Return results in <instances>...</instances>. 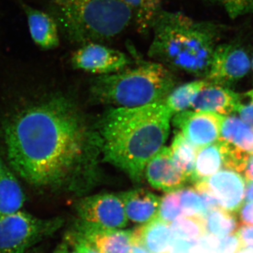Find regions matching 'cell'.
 <instances>
[{
    "instance_id": "6da1fadb",
    "label": "cell",
    "mask_w": 253,
    "mask_h": 253,
    "mask_svg": "<svg viewBox=\"0 0 253 253\" xmlns=\"http://www.w3.org/2000/svg\"><path fill=\"white\" fill-rule=\"evenodd\" d=\"M1 134L10 167L35 189L81 193L99 180L96 126L67 96L25 100L5 116Z\"/></svg>"
},
{
    "instance_id": "7a4b0ae2",
    "label": "cell",
    "mask_w": 253,
    "mask_h": 253,
    "mask_svg": "<svg viewBox=\"0 0 253 253\" xmlns=\"http://www.w3.org/2000/svg\"><path fill=\"white\" fill-rule=\"evenodd\" d=\"M172 116L164 101L109 109L95 125L102 161L139 182L146 165L164 147Z\"/></svg>"
},
{
    "instance_id": "3957f363",
    "label": "cell",
    "mask_w": 253,
    "mask_h": 253,
    "mask_svg": "<svg viewBox=\"0 0 253 253\" xmlns=\"http://www.w3.org/2000/svg\"><path fill=\"white\" fill-rule=\"evenodd\" d=\"M151 31L154 38L148 55L155 62L172 72L206 78L222 35L220 25L163 9Z\"/></svg>"
},
{
    "instance_id": "277c9868",
    "label": "cell",
    "mask_w": 253,
    "mask_h": 253,
    "mask_svg": "<svg viewBox=\"0 0 253 253\" xmlns=\"http://www.w3.org/2000/svg\"><path fill=\"white\" fill-rule=\"evenodd\" d=\"M46 11L56 21L60 36L78 46L112 41L133 21L122 0H47Z\"/></svg>"
},
{
    "instance_id": "5b68a950",
    "label": "cell",
    "mask_w": 253,
    "mask_h": 253,
    "mask_svg": "<svg viewBox=\"0 0 253 253\" xmlns=\"http://www.w3.org/2000/svg\"><path fill=\"white\" fill-rule=\"evenodd\" d=\"M174 73L161 63L143 61L91 82L95 102L114 108H135L165 101L176 86Z\"/></svg>"
},
{
    "instance_id": "8992f818",
    "label": "cell",
    "mask_w": 253,
    "mask_h": 253,
    "mask_svg": "<svg viewBox=\"0 0 253 253\" xmlns=\"http://www.w3.org/2000/svg\"><path fill=\"white\" fill-rule=\"evenodd\" d=\"M62 224L61 218L43 219L21 211L0 217V253H26Z\"/></svg>"
},
{
    "instance_id": "52a82bcc",
    "label": "cell",
    "mask_w": 253,
    "mask_h": 253,
    "mask_svg": "<svg viewBox=\"0 0 253 253\" xmlns=\"http://www.w3.org/2000/svg\"><path fill=\"white\" fill-rule=\"evenodd\" d=\"M251 68L249 53L236 42L219 44L205 79L219 85H229L244 78Z\"/></svg>"
},
{
    "instance_id": "ba28073f",
    "label": "cell",
    "mask_w": 253,
    "mask_h": 253,
    "mask_svg": "<svg viewBox=\"0 0 253 253\" xmlns=\"http://www.w3.org/2000/svg\"><path fill=\"white\" fill-rule=\"evenodd\" d=\"M71 63L74 69L104 76L123 71L132 62L120 50L103 43L90 42L78 46L71 56Z\"/></svg>"
},
{
    "instance_id": "9c48e42d",
    "label": "cell",
    "mask_w": 253,
    "mask_h": 253,
    "mask_svg": "<svg viewBox=\"0 0 253 253\" xmlns=\"http://www.w3.org/2000/svg\"><path fill=\"white\" fill-rule=\"evenodd\" d=\"M81 220L107 229H123L127 224L126 210L118 195L100 194L80 200L76 206Z\"/></svg>"
},
{
    "instance_id": "30bf717a",
    "label": "cell",
    "mask_w": 253,
    "mask_h": 253,
    "mask_svg": "<svg viewBox=\"0 0 253 253\" xmlns=\"http://www.w3.org/2000/svg\"><path fill=\"white\" fill-rule=\"evenodd\" d=\"M223 117L217 113L187 110L174 115L172 123L199 149L219 140Z\"/></svg>"
},
{
    "instance_id": "8fae6325",
    "label": "cell",
    "mask_w": 253,
    "mask_h": 253,
    "mask_svg": "<svg viewBox=\"0 0 253 253\" xmlns=\"http://www.w3.org/2000/svg\"><path fill=\"white\" fill-rule=\"evenodd\" d=\"M217 200L219 208L230 212L239 211L244 201L246 181L239 173L221 169L213 175L197 181Z\"/></svg>"
},
{
    "instance_id": "7c38bea8",
    "label": "cell",
    "mask_w": 253,
    "mask_h": 253,
    "mask_svg": "<svg viewBox=\"0 0 253 253\" xmlns=\"http://www.w3.org/2000/svg\"><path fill=\"white\" fill-rule=\"evenodd\" d=\"M144 174L153 187L166 193L179 191L189 181L176 166L169 148L163 147L146 165Z\"/></svg>"
},
{
    "instance_id": "4fadbf2b",
    "label": "cell",
    "mask_w": 253,
    "mask_h": 253,
    "mask_svg": "<svg viewBox=\"0 0 253 253\" xmlns=\"http://www.w3.org/2000/svg\"><path fill=\"white\" fill-rule=\"evenodd\" d=\"M76 231L87 240L99 253H129L133 244L131 229H112L80 220Z\"/></svg>"
},
{
    "instance_id": "5bb4252c",
    "label": "cell",
    "mask_w": 253,
    "mask_h": 253,
    "mask_svg": "<svg viewBox=\"0 0 253 253\" xmlns=\"http://www.w3.org/2000/svg\"><path fill=\"white\" fill-rule=\"evenodd\" d=\"M219 141L226 154L248 161L253 154V126L235 116H224Z\"/></svg>"
},
{
    "instance_id": "9a60e30c",
    "label": "cell",
    "mask_w": 253,
    "mask_h": 253,
    "mask_svg": "<svg viewBox=\"0 0 253 253\" xmlns=\"http://www.w3.org/2000/svg\"><path fill=\"white\" fill-rule=\"evenodd\" d=\"M17 1L26 16L35 44L44 51L56 49L60 45L61 36L54 18L47 11L33 7L23 0Z\"/></svg>"
},
{
    "instance_id": "2e32d148",
    "label": "cell",
    "mask_w": 253,
    "mask_h": 253,
    "mask_svg": "<svg viewBox=\"0 0 253 253\" xmlns=\"http://www.w3.org/2000/svg\"><path fill=\"white\" fill-rule=\"evenodd\" d=\"M241 94L234 92L226 86L207 81L196 94L191 108L194 111H207L222 116L237 112Z\"/></svg>"
},
{
    "instance_id": "e0dca14e",
    "label": "cell",
    "mask_w": 253,
    "mask_h": 253,
    "mask_svg": "<svg viewBox=\"0 0 253 253\" xmlns=\"http://www.w3.org/2000/svg\"><path fill=\"white\" fill-rule=\"evenodd\" d=\"M122 200L127 219L144 225L158 217L161 199L144 189L129 190L118 195Z\"/></svg>"
},
{
    "instance_id": "ac0fdd59",
    "label": "cell",
    "mask_w": 253,
    "mask_h": 253,
    "mask_svg": "<svg viewBox=\"0 0 253 253\" xmlns=\"http://www.w3.org/2000/svg\"><path fill=\"white\" fill-rule=\"evenodd\" d=\"M133 242L141 245L150 253H170L171 224L156 217L133 231Z\"/></svg>"
},
{
    "instance_id": "d6986e66",
    "label": "cell",
    "mask_w": 253,
    "mask_h": 253,
    "mask_svg": "<svg viewBox=\"0 0 253 253\" xmlns=\"http://www.w3.org/2000/svg\"><path fill=\"white\" fill-rule=\"evenodd\" d=\"M26 196L9 166L0 159V217L21 211Z\"/></svg>"
},
{
    "instance_id": "ffe728a7",
    "label": "cell",
    "mask_w": 253,
    "mask_h": 253,
    "mask_svg": "<svg viewBox=\"0 0 253 253\" xmlns=\"http://www.w3.org/2000/svg\"><path fill=\"white\" fill-rule=\"evenodd\" d=\"M224 166V151L219 141L199 148L195 164L194 182L213 175Z\"/></svg>"
},
{
    "instance_id": "44dd1931",
    "label": "cell",
    "mask_w": 253,
    "mask_h": 253,
    "mask_svg": "<svg viewBox=\"0 0 253 253\" xmlns=\"http://www.w3.org/2000/svg\"><path fill=\"white\" fill-rule=\"evenodd\" d=\"M130 9L136 31L149 34L158 15L163 10V0H122Z\"/></svg>"
},
{
    "instance_id": "7402d4cb",
    "label": "cell",
    "mask_w": 253,
    "mask_h": 253,
    "mask_svg": "<svg viewBox=\"0 0 253 253\" xmlns=\"http://www.w3.org/2000/svg\"><path fill=\"white\" fill-rule=\"evenodd\" d=\"M241 223L234 212L221 208L208 212L206 218V233L218 239L224 240L235 236Z\"/></svg>"
},
{
    "instance_id": "603a6c76",
    "label": "cell",
    "mask_w": 253,
    "mask_h": 253,
    "mask_svg": "<svg viewBox=\"0 0 253 253\" xmlns=\"http://www.w3.org/2000/svg\"><path fill=\"white\" fill-rule=\"evenodd\" d=\"M169 149L176 166L185 174L189 181H194L195 164L199 148L191 144L179 131L174 136Z\"/></svg>"
},
{
    "instance_id": "cb8c5ba5",
    "label": "cell",
    "mask_w": 253,
    "mask_h": 253,
    "mask_svg": "<svg viewBox=\"0 0 253 253\" xmlns=\"http://www.w3.org/2000/svg\"><path fill=\"white\" fill-rule=\"evenodd\" d=\"M206 83L207 81L205 79L190 82L176 87L175 86L164 101L166 107L172 116L187 111L191 108L195 96Z\"/></svg>"
},
{
    "instance_id": "d4e9b609",
    "label": "cell",
    "mask_w": 253,
    "mask_h": 253,
    "mask_svg": "<svg viewBox=\"0 0 253 253\" xmlns=\"http://www.w3.org/2000/svg\"><path fill=\"white\" fill-rule=\"evenodd\" d=\"M179 194L183 215L206 219L209 211L197 190L184 187L179 190Z\"/></svg>"
},
{
    "instance_id": "484cf974",
    "label": "cell",
    "mask_w": 253,
    "mask_h": 253,
    "mask_svg": "<svg viewBox=\"0 0 253 253\" xmlns=\"http://www.w3.org/2000/svg\"><path fill=\"white\" fill-rule=\"evenodd\" d=\"M183 216L179 191L166 193L163 199H161L158 217L172 224L173 221Z\"/></svg>"
},
{
    "instance_id": "4316f807",
    "label": "cell",
    "mask_w": 253,
    "mask_h": 253,
    "mask_svg": "<svg viewBox=\"0 0 253 253\" xmlns=\"http://www.w3.org/2000/svg\"><path fill=\"white\" fill-rule=\"evenodd\" d=\"M225 11L231 19L253 15V0H204Z\"/></svg>"
},
{
    "instance_id": "83f0119b",
    "label": "cell",
    "mask_w": 253,
    "mask_h": 253,
    "mask_svg": "<svg viewBox=\"0 0 253 253\" xmlns=\"http://www.w3.org/2000/svg\"><path fill=\"white\" fill-rule=\"evenodd\" d=\"M64 241L79 253H99L89 241L76 230L68 231L65 236Z\"/></svg>"
},
{
    "instance_id": "f1b7e54d",
    "label": "cell",
    "mask_w": 253,
    "mask_h": 253,
    "mask_svg": "<svg viewBox=\"0 0 253 253\" xmlns=\"http://www.w3.org/2000/svg\"><path fill=\"white\" fill-rule=\"evenodd\" d=\"M236 237L237 246L234 253L244 251L253 252V226L241 224Z\"/></svg>"
},
{
    "instance_id": "f546056e",
    "label": "cell",
    "mask_w": 253,
    "mask_h": 253,
    "mask_svg": "<svg viewBox=\"0 0 253 253\" xmlns=\"http://www.w3.org/2000/svg\"><path fill=\"white\" fill-rule=\"evenodd\" d=\"M237 113L244 122L253 126V89L241 94Z\"/></svg>"
},
{
    "instance_id": "4dcf8cb0",
    "label": "cell",
    "mask_w": 253,
    "mask_h": 253,
    "mask_svg": "<svg viewBox=\"0 0 253 253\" xmlns=\"http://www.w3.org/2000/svg\"><path fill=\"white\" fill-rule=\"evenodd\" d=\"M239 219L243 224L253 226V202L245 203L239 210Z\"/></svg>"
},
{
    "instance_id": "1f68e13d",
    "label": "cell",
    "mask_w": 253,
    "mask_h": 253,
    "mask_svg": "<svg viewBox=\"0 0 253 253\" xmlns=\"http://www.w3.org/2000/svg\"><path fill=\"white\" fill-rule=\"evenodd\" d=\"M54 253H79L71 245L63 241V243L56 248Z\"/></svg>"
},
{
    "instance_id": "d6a6232c",
    "label": "cell",
    "mask_w": 253,
    "mask_h": 253,
    "mask_svg": "<svg viewBox=\"0 0 253 253\" xmlns=\"http://www.w3.org/2000/svg\"><path fill=\"white\" fill-rule=\"evenodd\" d=\"M244 172L246 181L253 180V154L250 156Z\"/></svg>"
},
{
    "instance_id": "836d02e7",
    "label": "cell",
    "mask_w": 253,
    "mask_h": 253,
    "mask_svg": "<svg viewBox=\"0 0 253 253\" xmlns=\"http://www.w3.org/2000/svg\"><path fill=\"white\" fill-rule=\"evenodd\" d=\"M245 202H253V180L247 181L245 192Z\"/></svg>"
},
{
    "instance_id": "e575fe53",
    "label": "cell",
    "mask_w": 253,
    "mask_h": 253,
    "mask_svg": "<svg viewBox=\"0 0 253 253\" xmlns=\"http://www.w3.org/2000/svg\"><path fill=\"white\" fill-rule=\"evenodd\" d=\"M129 253H150L146 249H144L141 245L133 242L130 251Z\"/></svg>"
},
{
    "instance_id": "d590c367",
    "label": "cell",
    "mask_w": 253,
    "mask_h": 253,
    "mask_svg": "<svg viewBox=\"0 0 253 253\" xmlns=\"http://www.w3.org/2000/svg\"><path fill=\"white\" fill-rule=\"evenodd\" d=\"M26 253H44V251H42V250H41V249H39V248H35V249H32L30 250L28 252Z\"/></svg>"
},
{
    "instance_id": "8d00e7d4",
    "label": "cell",
    "mask_w": 253,
    "mask_h": 253,
    "mask_svg": "<svg viewBox=\"0 0 253 253\" xmlns=\"http://www.w3.org/2000/svg\"><path fill=\"white\" fill-rule=\"evenodd\" d=\"M251 68H252L253 71V58L252 61H251Z\"/></svg>"
}]
</instances>
